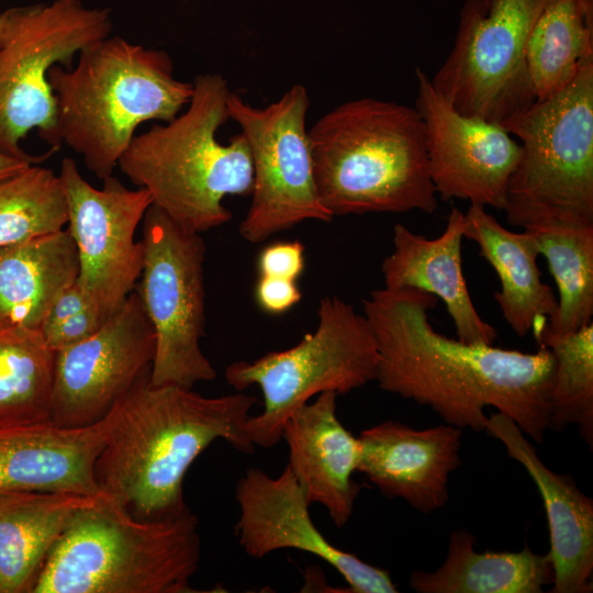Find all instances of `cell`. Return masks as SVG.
<instances>
[{
    "label": "cell",
    "instance_id": "obj_1",
    "mask_svg": "<svg viewBox=\"0 0 593 593\" xmlns=\"http://www.w3.org/2000/svg\"><path fill=\"white\" fill-rule=\"evenodd\" d=\"M438 299L413 288H381L362 301L376 339L379 387L429 406L446 424L484 432L486 406L541 443L550 425L555 358L545 346L526 354L466 344L433 327Z\"/></svg>",
    "mask_w": 593,
    "mask_h": 593
},
{
    "label": "cell",
    "instance_id": "obj_2",
    "mask_svg": "<svg viewBox=\"0 0 593 593\" xmlns=\"http://www.w3.org/2000/svg\"><path fill=\"white\" fill-rule=\"evenodd\" d=\"M254 396H203L178 385H152L141 379L111 410L107 441L94 477L101 493L143 521L190 513L183 480L193 461L213 441L255 449L247 430Z\"/></svg>",
    "mask_w": 593,
    "mask_h": 593
},
{
    "label": "cell",
    "instance_id": "obj_3",
    "mask_svg": "<svg viewBox=\"0 0 593 593\" xmlns=\"http://www.w3.org/2000/svg\"><path fill=\"white\" fill-rule=\"evenodd\" d=\"M307 133L316 190L334 217L436 210L416 108L360 98L328 111Z\"/></svg>",
    "mask_w": 593,
    "mask_h": 593
},
{
    "label": "cell",
    "instance_id": "obj_4",
    "mask_svg": "<svg viewBox=\"0 0 593 593\" xmlns=\"http://www.w3.org/2000/svg\"><path fill=\"white\" fill-rule=\"evenodd\" d=\"M187 109L165 124L135 135L118 163L130 181L181 227L203 233L232 219L227 195H250L253 166L245 136L227 144L217 131L230 119L231 93L220 74L195 76Z\"/></svg>",
    "mask_w": 593,
    "mask_h": 593
},
{
    "label": "cell",
    "instance_id": "obj_5",
    "mask_svg": "<svg viewBox=\"0 0 593 593\" xmlns=\"http://www.w3.org/2000/svg\"><path fill=\"white\" fill-rule=\"evenodd\" d=\"M48 81L61 143L101 180L113 175L141 124L175 119L193 92L192 82L175 77L166 51L120 36L83 48L75 68L54 66Z\"/></svg>",
    "mask_w": 593,
    "mask_h": 593
},
{
    "label": "cell",
    "instance_id": "obj_6",
    "mask_svg": "<svg viewBox=\"0 0 593 593\" xmlns=\"http://www.w3.org/2000/svg\"><path fill=\"white\" fill-rule=\"evenodd\" d=\"M201 557L198 518L143 521L105 497L81 512L44 560L30 593H190Z\"/></svg>",
    "mask_w": 593,
    "mask_h": 593
},
{
    "label": "cell",
    "instance_id": "obj_7",
    "mask_svg": "<svg viewBox=\"0 0 593 593\" xmlns=\"http://www.w3.org/2000/svg\"><path fill=\"white\" fill-rule=\"evenodd\" d=\"M111 12L53 0L0 13V152L38 164L61 145L49 70L110 36Z\"/></svg>",
    "mask_w": 593,
    "mask_h": 593
},
{
    "label": "cell",
    "instance_id": "obj_8",
    "mask_svg": "<svg viewBox=\"0 0 593 593\" xmlns=\"http://www.w3.org/2000/svg\"><path fill=\"white\" fill-rule=\"evenodd\" d=\"M521 139L506 187V221L593 226V59L560 92L501 124Z\"/></svg>",
    "mask_w": 593,
    "mask_h": 593
},
{
    "label": "cell",
    "instance_id": "obj_9",
    "mask_svg": "<svg viewBox=\"0 0 593 593\" xmlns=\"http://www.w3.org/2000/svg\"><path fill=\"white\" fill-rule=\"evenodd\" d=\"M317 316L316 329L295 346L225 369V380L235 390L258 385L262 392V413L246 423L255 447L277 445L288 418L313 396L345 394L374 380L378 350L365 315L328 295L321 299Z\"/></svg>",
    "mask_w": 593,
    "mask_h": 593
},
{
    "label": "cell",
    "instance_id": "obj_10",
    "mask_svg": "<svg viewBox=\"0 0 593 593\" xmlns=\"http://www.w3.org/2000/svg\"><path fill=\"white\" fill-rule=\"evenodd\" d=\"M138 292L155 334L149 383L192 389L216 378L200 342L205 325L201 233L188 231L152 204L143 221Z\"/></svg>",
    "mask_w": 593,
    "mask_h": 593
},
{
    "label": "cell",
    "instance_id": "obj_11",
    "mask_svg": "<svg viewBox=\"0 0 593 593\" xmlns=\"http://www.w3.org/2000/svg\"><path fill=\"white\" fill-rule=\"evenodd\" d=\"M551 0H466L455 44L430 79L458 112L502 124L528 109L535 92L526 44Z\"/></svg>",
    "mask_w": 593,
    "mask_h": 593
},
{
    "label": "cell",
    "instance_id": "obj_12",
    "mask_svg": "<svg viewBox=\"0 0 593 593\" xmlns=\"http://www.w3.org/2000/svg\"><path fill=\"white\" fill-rule=\"evenodd\" d=\"M230 119L245 136L253 166L251 201L239 224L242 237L257 244L304 221L331 222L320 200L305 120L310 97L301 83L291 86L265 108L231 91Z\"/></svg>",
    "mask_w": 593,
    "mask_h": 593
},
{
    "label": "cell",
    "instance_id": "obj_13",
    "mask_svg": "<svg viewBox=\"0 0 593 593\" xmlns=\"http://www.w3.org/2000/svg\"><path fill=\"white\" fill-rule=\"evenodd\" d=\"M59 177L67 200V230L78 253L77 283L109 320L139 279L143 244L135 240V232L153 204L152 197L144 188H126L113 175L98 189L69 157L63 159Z\"/></svg>",
    "mask_w": 593,
    "mask_h": 593
},
{
    "label": "cell",
    "instance_id": "obj_14",
    "mask_svg": "<svg viewBox=\"0 0 593 593\" xmlns=\"http://www.w3.org/2000/svg\"><path fill=\"white\" fill-rule=\"evenodd\" d=\"M155 334L136 289L90 337L56 351L51 422L85 427L103 419L150 374Z\"/></svg>",
    "mask_w": 593,
    "mask_h": 593
},
{
    "label": "cell",
    "instance_id": "obj_15",
    "mask_svg": "<svg viewBox=\"0 0 593 593\" xmlns=\"http://www.w3.org/2000/svg\"><path fill=\"white\" fill-rule=\"evenodd\" d=\"M415 75V108L425 125L428 171L436 194L444 201L461 199L503 211L521 144L501 124L456 111L422 68Z\"/></svg>",
    "mask_w": 593,
    "mask_h": 593
},
{
    "label": "cell",
    "instance_id": "obj_16",
    "mask_svg": "<svg viewBox=\"0 0 593 593\" xmlns=\"http://www.w3.org/2000/svg\"><path fill=\"white\" fill-rule=\"evenodd\" d=\"M239 518L235 533L244 551L262 558L276 550L296 549L331 564L351 593H396L390 573L329 542L313 523L309 502L287 465L277 478L249 468L235 492Z\"/></svg>",
    "mask_w": 593,
    "mask_h": 593
},
{
    "label": "cell",
    "instance_id": "obj_17",
    "mask_svg": "<svg viewBox=\"0 0 593 593\" xmlns=\"http://www.w3.org/2000/svg\"><path fill=\"white\" fill-rule=\"evenodd\" d=\"M461 428L446 423L416 429L382 422L360 433L357 471L384 496L429 514L449 500V475L461 463Z\"/></svg>",
    "mask_w": 593,
    "mask_h": 593
},
{
    "label": "cell",
    "instance_id": "obj_18",
    "mask_svg": "<svg viewBox=\"0 0 593 593\" xmlns=\"http://www.w3.org/2000/svg\"><path fill=\"white\" fill-rule=\"evenodd\" d=\"M499 439L507 456L527 471L542 499L549 527L553 579L551 593L592 592L593 501L570 474L549 469L536 448L508 416L488 417L485 430Z\"/></svg>",
    "mask_w": 593,
    "mask_h": 593
},
{
    "label": "cell",
    "instance_id": "obj_19",
    "mask_svg": "<svg viewBox=\"0 0 593 593\" xmlns=\"http://www.w3.org/2000/svg\"><path fill=\"white\" fill-rule=\"evenodd\" d=\"M337 393L316 395L286 422L282 439L289 462L309 504L325 507L337 528L350 519L361 486L353 479L360 457V443L339 422Z\"/></svg>",
    "mask_w": 593,
    "mask_h": 593
},
{
    "label": "cell",
    "instance_id": "obj_20",
    "mask_svg": "<svg viewBox=\"0 0 593 593\" xmlns=\"http://www.w3.org/2000/svg\"><path fill=\"white\" fill-rule=\"evenodd\" d=\"M110 419L85 427L52 422L0 424V489L102 494L94 465Z\"/></svg>",
    "mask_w": 593,
    "mask_h": 593
},
{
    "label": "cell",
    "instance_id": "obj_21",
    "mask_svg": "<svg viewBox=\"0 0 593 593\" xmlns=\"http://www.w3.org/2000/svg\"><path fill=\"white\" fill-rule=\"evenodd\" d=\"M463 232L465 213L457 208L450 211L441 235L433 239L396 223L393 250L381 265L384 287L413 288L440 299L454 322L457 339L492 345L497 331L475 310L462 272Z\"/></svg>",
    "mask_w": 593,
    "mask_h": 593
},
{
    "label": "cell",
    "instance_id": "obj_22",
    "mask_svg": "<svg viewBox=\"0 0 593 593\" xmlns=\"http://www.w3.org/2000/svg\"><path fill=\"white\" fill-rule=\"evenodd\" d=\"M102 496L0 489V593H30L53 546Z\"/></svg>",
    "mask_w": 593,
    "mask_h": 593
},
{
    "label": "cell",
    "instance_id": "obj_23",
    "mask_svg": "<svg viewBox=\"0 0 593 593\" xmlns=\"http://www.w3.org/2000/svg\"><path fill=\"white\" fill-rule=\"evenodd\" d=\"M463 237L478 244L480 255L497 273L501 289L494 299L517 336H525L535 323L555 313L558 301L552 288L541 280L539 249L530 231H510L483 205L470 204Z\"/></svg>",
    "mask_w": 593,
    "mask_h": 593
},
{
    "label": "cell",
    "instance_id": "obj_24",
    "mask_svg": "<svg viewBox=\"0 0 593 593\" xmlns=\"http://www.w3.org/2000/svg\"><path fill=\"white\" fill-rule=\"evenodd\" d=\"M78 275V253L67 228L0 247V322L41 329Z\"/></svg>",
    "mask_w": 593,
    "mask_h": 593
},
{
    "label": "cell",
    "instance_id": "obj_25",
    "mask_svg": "<svg viewBox=\"0 0 593 593\" xmlns=\"http://www.w3.org/2000/svg\"><path fill=\"white\" fill-rule=\"evenodd\" d=\"M466 529L449 535L447 556L433 572L412 571L410 586L418 593H540L553 579L549 553L525 546L521 551L475 550Z\"/></svg>",
    "mask_w": 593,
    "mask_h": 593
},
{
    "label": "cell",
    "instance_id": "obj_26",
    "mask_svg": "<svg viewBox=\"0 0 593 593\" xmlns=\"http://www.w3.org/2000/svg\"><path fill=\"white\" fill-rule=\"evenodd\" d=\"M593 59V0H551L526 44V65L536 101L564 89Z\"/></svg>",
    "mask_w": 593,
    "mask_h": 593
},
{
    "label": "cell",
    "instance_id": "obj_27",
    "mask_svg": "<svg viewBox=\"0 0 593 593\" xmlns=\"http://www.w3.org/2000/svg\"><path fill=\"white\" fill-rule=\"evenodd\" d=\"M55 358L41 329L0 322V424L51 422Z\"/></svg>",
    "mask_w": 593,
    "mask_h": 593
},
{
    "label": "cell",
    "instance_id": "obj_28",
    "mask_svg": "<svg viewBox=\"0 0 593 593\" xmlns=\"http://www.w3.org/2000/svg\"><path fill=\"white\" fill-rule=\"evenodd\" d=\"M527 230L558 290V305L547 327L555 334L573 333L593 317V226L546 224Z\"/></svg>",
    "mask_w": 593,
    "mask_h": 593
},
{
    "label": "cell",
    "instance_id": "obj_29",
    "mask_svg": "<svg viewBox=\"0 0 593 593\" xmlns=\"http://www.w3.org/2000/svg\"><path fill=\"white\" fill-rule=\"evenodd\" d=\"M548 320L534 324L538 346L547 347L555 358L550 393L549 429L563 430L569 424L593 446V323L568 334H555Z\"/></svg>",
    "mask_w": 593,
    "mask_h": 593
},
{
    "label": "cell",
    "instance_id": "obj_30",
    "mask_svg": "<svg viewBox=\"0 0 593 593\" xmlns=\"http://www.w3.org/2000/svg\"><path fill=\"white\" fill-rule=\"evenodd\" d=\"M67 222L59 174L34 164L0 179V247L59 232Z\"/></svg>",
    "mask_w": 593,
    "mask_h": 593
},
{
    "label": "cell",
    "instance_id": "obj_31",
    "mask_svg": "<svg viewBox=\"0 0 593 593\" xmlns=\"http://www.w3.org/2000/svg\"><path fill=\"white\" fill-rule=\"evenodd\" d=\"M305 247L299 240L276 242L262 248L258 256L259 276L296 281L304 270Z\"/></svg>",
    "mask_w": 593,
    "mask_h": 593
},
{
    "label": "cell",
    "instance_id": "obj_32",
    "mask_svg": "<svg viewBox=\"0 0 593 593\" xmlns=\"http://www.w3.org/2000/svg\"><path fill=\"white\" fill-rule=\"evenodd\" d=\"M107 321L97 307H89L41 332L47 345L53 350L59 351L90 337Z\"/></svg>",
    "mask_w": 593,
    "mask_h": 593
},
{
    "label": "cell",
    "instance_id": "obj_33",
    "mask_svg": "<svg viewBox=\"0 0 593 593\" xmlns=\"http://www.w3.org/2000/svg\"><path fill=\"white\" fill-rule=\"evenodd\" d=\"M302 298L296 281L259 276L255 288V299L259 307L272 315L286 313Z\"/></svg>",
    "mask_w": 593,
    "mask_h": 593
},
{
    "label": "cell",
    "instance_id": "obj_34",
    "mask_svg": "<svg viewBox=\"0 0 593 593\" xmlns=\"http://www.w3.org/2000/svg\"><path fill=\"white\" fill-rule=\"evenodd\" d=\"M89 307L97 306L76 280V282L64 290L53 303L41 329L55 326L69 316Z\"/></svg>",
    "mask_w": 593,
    "mask_h": 593
},
{
    "label": "cell",
    "instance_id": "obj_35",
    "mask_svg": "<svg viewBox=\"0 0 593 593\" xmlns=\"http://www.w3.org/2000/svg\"><path fill=\"white\" fill-rule=\"evenodd\" d=\"M30 165L34 164L0 152V179L10 177Z\"/></svg>",
    "mask_w": 593,
    "mask_h": 593
}]
</instances>
